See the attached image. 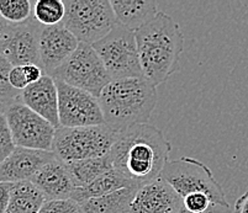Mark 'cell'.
Wrapping results in <instances>:
<instances>
[{"instance_id":"ffe728a7","label":"cell","mask_w":248,"mask_h":213,"mask_svg":"<svg viewBox=\"0 0 248 213\" xmlns=\"http://www.w3.org/2000/svg\"><path fill=\"white\" fill-rule=\"evenodd\" d=\"M66 165L76 187L89 185L100 178L101 175L107 174L110 170L114 169L110 154L99 156V158L68 161Z\"/></svg>"},{"instance_id":"3957f363","label":"cell","mask_w":248,"mask_h":213,"mask_svg":"<svg viewBox=\"0 0 248 213\" xmlns=\"http://www.w3.org/2000/svg\"><path fill=\"white\" fill-rule=\"evenodd\" d=\"M104 121L120 133L141 123H147L158 101L157 89L146 78L111 80L98 98Z\"/></svg>"},{"instance_id":"9c48e42d","label":"cell","mask_w":248,"mask_h":213,"mask_svg":"<svg viewBox=\"0 0 248 213\" xmlns=\"http://www.w3.org/2000/svg\"><path fill=\"white\" fill-rule=\"evenodd\" d=\"M5 116L16 147L52 152L57 128L22 104L20 99L6 106Z\"/></svg>"},{"instance_id":"ac0fdd59","label":"cell","mask_w":248,"mask_h":213,"mask_svg":"<svg viewBox=\"0 0 248 213\" xmlns=\"http://www.w3.org/2000/svg\"><path fill=\"white\" fill-rule=\"evenodd\" d=\"M128 187H140L132 181L124 178L120 172L116 170H110L107 174L101 175L100 178L96 179L92 184L83 187H77L73 192L72 199L76 202L80 203L83 201H87L89 199H95V197L105 196V195L112 194L115 191L123 189H128Z\"/></svg>"},{"instance_id":"6da1fadb","label":"cell","mask_w":248,"mask_h":213,"mask_svg":"<svg viewBox=\"0 0 248 213\" xmlns=\"http://www.w3.org/2000/svg\"><path fill=\"white\" fill-rule=\"evenodd\" d=\"M169 153L170 143L163 132L141 123L120 132L109 154L114 170L141 187L161 176Z\"/></svg>"},{"instance_id":"5bb4252c","label":"cell","mask_w":248,"mask_h":213,"mask_svg":"<svg viewBox=\"0 0 248 213\" xmlns=\"http://www.w3.org/2000/svg\"><path fill=\"white\" fill-rule=\"evenodd\" d=\"M56 158L53 152L16 147L13 154L0 164V183L31 181L45 165Z\"/></svg>"},{"instance_id":"4316f807","label":"cell","mask_w":248,"mask_h":213,"mask_svg":"<svg viewBox=\"0 0 248 213\" xmlns=\"http://www.w3.org/2000/svg\"><path fill=\"white\" fill-rule=\"evenodd\" d=\"M214 205L210 197L205 194H190L183 199V207L190 213H202L205 212L207 208Z\"/></svg>"},{"instance_id":"8fae6325","label":"cell","mask_w":248,"mask_h":213,"mask_svg":"<svg viewBox=\"0 0 248 213\" xmlns=\"http://www.w3.org/2000/svg\"><path fill=\"white\" fill-rule=\"evenodd\" d=\"M44 26L35 19L21 25H9L0 40V53L13 67L38 64L40 62V36Z\"/></svg>"},{"instance_id":"f1b7e54d","label":"cell","mask_w":248,"mask_h":213,"mask_svg":"<svg viewBox=\"0 0 248 213\" xmlns=\"http://www.w3.org/2000/svg\"><path fill=\"white\" fill-rule=\"evenodd\" d=\"M11 189L13 184L11 183H0V213H6L10 203Z\"/></svg>"},{"instance_id":"2e32d148","label":"cell","mask_w":248,"mask_h":213,"mask_svg":"<svg viewBox=\"0 0 248 213\" xmlns=\"http://www.w3.org/2000/svg\"><path fill=\"white\" fill-rule=\"evenodd\" d=\"M31 183L47 199H72L74 190L77 189L66 163L58 158L45 165L33 176Z\"/></svg>"},{"instance_id":"4dcf8cb0","label":"cell","mask_w":248,"mask_h":213,"mask_svg":"<svg viewBox=\"0 0 248 213\" xmlns=\"http://www.w3.org/2000/svg\"><path fill=\"white\" fill-rule=\"evenodd\" d=\"M233 213H248V191L236 199Z\"/></svg>"},{"instance_id":"e0dca14e","label":"cell","mask_w":248,"mask_h":213,"mask_svg":"<svg viewBox=\"0 0 248 213\" xmlns=\"http://www.w3.org/2000/svg\"><path fill=\"white\" fill-rule=\"evenodd\" d=\"M117 24L131 31H136L150 22L155 15L157 1H136V0H110Z\"/></svg>"},{"instance_id":"d6986e66","label":"cell","mask_w":248,"mask_h":213,"mask_svg":"<svg viewBox=\"0 0 248 213\" xmlns=\"http://www.w3.org/2000/svg\"><path fill=\"white\" fill-rule=\"evenodd\" d=\"M140 187H128L79 203L80 213H130V206Z\"/></svg>"},{"instance_id":"cb8c5ba5","label":"cell","mask_w":248,"mask_h":213,"mask_svg":"<svg viewBox=\"0 0 248 213\" xmlns=\"http://www.w3.org/2000/svg\"><path fill=\"white\" fill-rule=\"evenodd\" d=\"M13 66L8 59L0 53V102L9 106L19 100L21 91L15 90L10 84V71Z\"/></svg>"},{"instance_id":"f546056e","label":"cell","mask_w":248,"mask_h":213,"mask_svg":"<svg viewBox=\"0 0 248 213\" xmlns=\"http://www.w3.org/2000/svg\"><path fill=\"white\" fill-rule=\"evenodd\" d=\"M179 213H190V212H188L186 208L183 207ZM202 213H233V210L230 207V205H216V203H214V205H211L210 207L205 211V212H202Z\"/></svg>"},{"instance_id":"7402d4cb","label":"cell","mask_w":248,"mask_h":213,"mask_svg":"<svg viewBox=\"0 0 248 213\" xmlns=\"http://www.w3.org/2000/svg\"><path fill=\"white\" fill-rule=\"evenodd\" d=\"M66 16V6L61 0H38L33 5V19L44 28L61 25Z\"/></svg>"},{"instance_id":"30bf717a","label":"cell","mask_w":248,"mask_h":213,"mask_svg":"<svg viewBox=\"0 0 248 213\" xmlns=\"http://www.w3.org/2000/svg\"><path fill=\"white\" fill-rule=\"evenodd\" d=\"M58 89V116L62 127H89L105 125L98 98L90 93L56 80Z\"/></svg>"},{"instance_id":"d6a6232c","label":"cell","mask_w":248,"mask_h":213,"mask_svg":"<svg viewBox=\"0 0 248 213\" xmlns=\"http://www.w3.org/2000/svg\"><path fill=\"white\" fill-rule=\"evenodd\" d=\"M5 110H6L5 105L0 102V115H3V114H5Z\"/></svg>"},{"instance_id":"1f68e13d","label":"cell","mask_w":248,"mask_h":213,"mask_svg":"<svg viewBox=\"0 0 248 213\" xmlns=\"http://www.w3.org/2000/svg\"><path fill=\"white\" fill-rule=\"evenodd\" d=\"M9 25H10V24H8V22H6L5 20L3 19V16L0 15V40L3 39L4 33H5L6 30H8Z\"/></svg>"},{"instance_id":"d4e9b609","label":"cell","mask_w":248,"mask_h":213,"mask_svg":"<svg viewBox=\"0 0 248 213\" xmlns=\"http://www.w3.org/2000/svg\"><path fill=\"white\" fill-rule=\"evenodd\" d=\"M16 145H15L14 138L11 134V129L9 127L8 118L5 114L0 115V164L13 154Z\"/></svg>"},{"instance_id":"5b68a950","label":"cell","mask_w":248,"mask_h":213,"mask_svg":"<svg viewBox=\"0 0 248 213\" xmlns=\"http://www.w3.org/2000/svg\"><path fill=\"white\" fill-rule=\"evenodd\" d=\"M63 26L80 43L94 44L116 28L110 0H64Z\"/></svg>"},{"instance_id":"8992f818","label":"cell","mask_w":248,"mask_h":213,"mask_svg":"<svg viewBox=\"0 0 248 213\" xmlns=\"http://www.w3.org/2000/svg\"><path fill=\"white\" fill-rule=\"evenodd\" d=\"M161 178L177 191L182 199L190 194H205L216 205H229L225 192L216 181L210 168L198 159L182 156L169 160Z\"/></svg>"},{"instance_id":"484cf974","label":"cell","mask_w":248,"mask_h":213,"mask_svg":"<svg viewBox=\"0 0 248 213\" xmlns=\"http://www.w3.org/2000/svg\"><path fill=\"white\" fill-rule=\"evenodd\" d=\"M38 213H80V207L74 199H47Z\"/></svg>"},{"instance_id":"9a60e30c","label":"cell","mask_w":248,"mask_h":213,"mask_svg":"<svg viewBox=\"0 0 248 213\" xmlns=\"http://www.w3.org/2000/svg\"><path fill=\"white\" fill-rule=\"evenodd\" d=\"M20 100L24 105L48 121L56 128L60 127L58 116V89L55 79L44 75L41 80L29 85L21 91Z\"/></svg>"},{"instance_id":"4fadbf2b","label":"cell","mask_w":248,"mask_h":213,"mask_svg":"<svg viewBox=\"0 0 248 213\" xmlns=\"http://www.w3.org/2000/svg\"><path fill=\"white\" fill-rule=\"evenodd\" d=\"M182 208V197L159 176L137 190L130 213H179Z\"/></svg>"},{"instance_id":"603a6c76","label":"cell","mask_w":248,"mask_h":213,"mask_svg":"<svg viewBox=\"0 0 248 213\" xmlns=\"http://www.w3.org/2000/svg\"><path fill=\"white\" fill-rule=\"evenodd\" d=\"M33 5L30 0H0V15L10 25L25 24L33 17Z\"/></svg>"},{"instance_id":"52a82bcc","label":"cell","mask_w":248,"mask_h":213,"mask_svg":"<svg viewBox=\"0 0 248 213\" xmlns=\"http://www.w3.org/2000/svg\"><path fill=\"white\" fill-rule=\"evenodd\" d=\"M92 46L100 57L111 80L145 78L135 31L117 25L111 32Z\"/></svg>"},{"instance_id":"83f0119b","label":"cell","mask_w":248,"mask_h":213,"mask_svg":"<svg viewBox=\"0 0 248 213\" xmlns=\"http://www.w3.org/2000/svg\"><path fill=\"white\" fill-rule=\"evenodd\" d=\"M9 79H10L11 86L14 87L15 90L17 91L25 90V89L30 85L28 77H26V73H25L24 66L13 67Z\"/></svg>"},{"instance_id":"ba28073f","label":"cell","mask_w":248,"mask_h":213,"mask_svg":"<svg viewBox=\"0 0 248 213\" xmlns=\"http://www.w3.org/2000/svg\"><path fill=\"white\" fill-rule=\"evenodd\" d=\"M56 80L78 87L99 98L103 89L111 82L107 68L92 44L79 43L66 63L52 74Z\"/></svg>"},{"instance_id":"44dd1931","label":"cell","mask_w":248,"mask_h":213,"mask_svg":"<svg viewBox=\"0 0 248 213\" xmlns=\"http://www.w3.org/2000/svg\"><path fill=\"white\" fill-rule=\"evenodd\" d=\"M47 199L31 181L13 184L6 213H38Z\"/></svg>"},{"instance_id":"7a4b0ae2","label":"cell","mask_w":248,"mask_h":213,"mask_svg":"<svg viewBox=\"0 0 248 213\" xmlns=\"http://www.w3.org/2000/svg\"><path fill=\"white\" fill-rule=\"evenodd\" d=\"M135 35L143 77L148 82L157 86L179 71L184 36L172 16L158 11Z\"/></svg>"},{"instance_id":"7c38bea8","label":"cell","mask_w":248,"mask_h":213,"mask_svg":"<svg viewBox=\"0 0 248 213\" xmlns=\"http://www.w3.org/2000/svg\"><path fill=\"white\" fill-rule=\"evenodd\" d=\"M80 42L63 24L44 28L40 36V62L46 75L61 68L76 52Z\"/></svg>"},{"instance_id":"277c9868","label":"cell","mask_w":248,"mask_h":213,"mask_svg":"<svg viewBox=\"0 0 248 213\" xmlns=\"http://www.w3.org/2000/svg\"><path fill=\"white\" fill-rule=\"evenodd\" d=\"M119 133L107 125L56 129L52 152L64 163L93 159L110 153Z\"/></svg>"}]
</instances>
